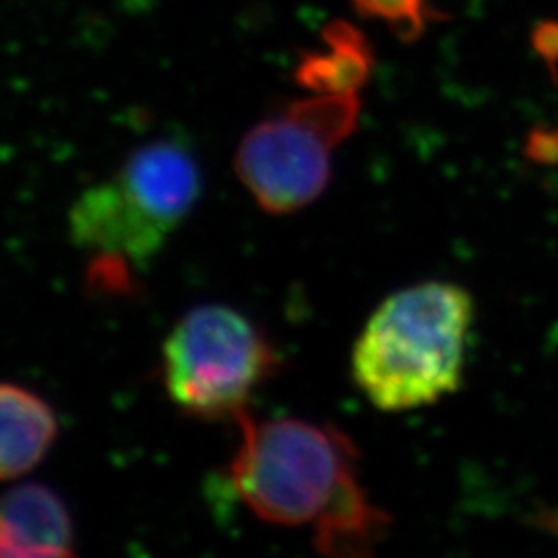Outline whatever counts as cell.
Listing matches in <instances>:
<instances>
[{"mask_svg":"<svg viewBox=\"0 0 558 558\" xmlns=\"http://www.w3.org/2000/svg\"><path fill=\"white\" fill-rule=\"evenodd\" d=\"M474 299L453 281H422L383 300L352 350V379L380 412H408L456 393Z\"/></svg>","mask_w":558,"mask_h":558,"instance_id":"1","label":"cell"},{"mask_svg":"<svg viewBox=\"0 0 558 558\" xmlns=\"http://www.w3.org/2000/svg\"><path fill=\"white\" fill-rule=\"evenodd\" d=\"M201 168L177 141H154L135 149L119 172L89 186L73 203V244L98 255L101 269L120 276L145 267L201 197Z\"/></svg>","mask_w":558,"mask_h":558,"instance_id":"2","label":"cell"},{"mask_svg":"<svg viewBox=\"0 0 558 558\" xmlns=\"http://www.w3.org/2000/svg\"><path fill=\"white\" fill-rule=\"evenodd\" d=\"M230 478L240 500L276 525H317L360 484L359 449L336 426L308 420L236 418Z\"/></svg>","mask_w":558,"mask_h":558,"instance_id":"3","label":"cell"},{"mask_svg":"<svg viewBox=\"0 0 558 558\" xmlns=\"http://www.w3.org/2000/svg\"><path fill=\"white\" fill-rule=\"evenodd\" d=\"M279 359L259 327L223 304L193 308L174 325L161 350L168 398L189 416L239 418Z\"/></svg>","mask_w":558,"mask_h":558,"instance_id":"4","label":"cell"},{"mask_svg":"<svg viewBox=\"0 0 558 558\" xmlns=\"http://www.w3.org/2000/svg\"><path fill=\"white\" fill-rule=\"evenodd\" d=\"M360 119L359 94H313L255 124L234 158L240 182L260 209L288 216L319 199L333 154Z\"/></svg>","mask_w":558,"mask_h":558,"instance_id":"5","label":"cell"},{"mask_svg":"<svg viewBox=\"0 0 558 558\" xmlns=\"http://www.w3.org/2000/svg\"><path fill=\"white\" fill-rule=\"evenodd\" d=\"M66 505L41 484H23L0 499V558L71 557Z\"/></svg>","mask_w":558,"mask_h":558,"instance_id":"6","label":"cell"},{"mask_svg":"<svg viewBox=\"0 0 558 558\" xmlns=\"http://www.w3.org/2000/svg\"><path fill=\"white\" fill-rule=\"evenodd\" d=\"M57 416L34 391L0 383V480L32 472L57 439Z\"/></svg>","mask_w":558,"mask_h":558,"instance_id":"7","label":"cell"},{"mask_svg":"<svg viewBox=\"0 0 558 558\" xmlns=\"http://www.w3.org/2000/svg\"><path fill=\"white\" fill-rule=\"evenodd\" d=\"M325 52L300 60L296 81L313 94H359L373 69V54L356 27L336 21L325 29Z\"/></svg>","mask_w":558,"mask_h":558,"instance_id":"8","label":"cell"},{"mask_svg":"<svg viewBox=\"0 0 558 558\" xmlns=\"http://www.w3.org/2000/svg\"><path fill=\"white\" fill-rule=\"evenodd\" d=\"M362 17L383 21L399 40L412 41L422 36L426 21L433 17L426 0H350Z\"/></svg>","mask_w":558,"mask_h":558,"instance_id":"9","label":"cell"},{"mask_svg":"<svg viewBox=\"0 0 558 558\" xmlns=\"http://www.w3.org/2000/svg\"><path fill=\"white\" fill-rule=\"evenodd\" d=\"M527 154L536 161H558V133L557 131H534L527 140Z\"/></svg>","mask_w":558,"mask_h":558,"instance_id":"10","label":"cell"},{"mask_svg":"<svg viewBox=\"0 0 558 558\" xmlns=\"http://www.w3.org/2000/svg\"><path fill=\"white\" fill-rule=\"evenodd\" d=\"M539 527H544V530H548V532H553V534H557L558 536V509H553V511H542L538 518Z\"/></svg>","mask_w":558,"mask_h":558,"instance_id":"11","label":"cell"}]
</instances>
